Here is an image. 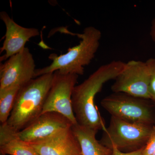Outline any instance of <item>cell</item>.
Masks as SVG:
<instances>
[{"label":"cell","mask_w":155,"mask_h":155,"mask_svg":"<svg viewBox=\"0 0 155 155\" xmlns=\"http://www.w3.org/2000/svg\"><path fill=\"white\" fill-rule=\"evenodd\" d=\"M125 64L121 61H114L103 65L83 82L75 86L72 101L78 124L97 131L105 130L106 127L97 110L95 98L105 83L116 79Z\"/></svg>","instance_id":"cell-1"},{"label":"cell","mask_w":155,"mask_h":155,"mask_svg":"<svg viewBox=\"0 0 155 155\" xmlns=\"http://www.w3.org/2000/svg\"><path fill=\"white\" fill-rule=\"evenodd\" d=\"M151 155H155V152H154Z\"/></svg>","instance_id":"cell-19"},{"label":"cell","mask_w":155,"mask_h":155,"mask_svg":"<svg viewBox=\"0 0 155 155\" xmlns=\"http://www.w3.org/2000/svg\"><path fill=\"white\" fill-rule=\"evenodd\" d=\"M21 87L13 86L0 90V122L8 121L14 107L15 100Z\"/></svg>","instance_id":"cell-13"},{"label":"cell","mask_w":155,"mask_h":155,"mask_svg":"<svg viewBox=\"0 0 155 155\" xmlns=\"http://www.w3.org/2000/svg\"><path fill=\"white\" fill-rule=\"evenodd\" d=\"M35 64L28 48L11 56L0 66V90L22 87L35 78Z\"/></svg>","instance_id":"cell-8"},{"label":"cell","mask_w":155,"mask_h":155,"mask_svg":"<svg viewBox=\"0 0 155 155\" xmlns=\"http://www.w3.org/2000/svg\"><path fill=\"white\" fill-rule=\"evenodd\" d=\"M29 143L39 155H83L72 127L60 130L43 140Z\"/></svg>","instance_id":"cell-11"},{"label":"cell","mask_w":155,"mask_h":155,"mask_svg":"<svg viewBox=\"0 0 155 155\" xmlns=\"http://www.w3.org/2000/svg\"><path fill=\"white\" fill-rule=\"evenodd\" d=\"M54 73L33 78L20 87L5 124L13 132L22 130L41 115Z\"/></svg>","instance_id":"cell-2"},{"label":"cell","mask_w":155,"mask_h":155,"mask_svg":"<svg viewBox=\"0 0 155 155\" xmlns=\"http://www.w3.org/2000/svg\"><path fill=\"white\" fill-rule=\"evenodd\" d=\"M52 84L46 98L42 114L56 112L78 124L72 107V97L78 75L54 72Z\"/></svg>","instance_id":"cell-6"},{"label":"cell","mask_w":155,"mask_h":155,"mask_svg":"<svg viewBox=\"0 0 155 155\" xmlns=\"http://www.w3.org/2000/svg\"><path fill=\"white\" fill-rule=\"evenodd\" d=\"M0 18L6 29L5 41L0 49L1 53L5 52L0 58L2 62L21 52L25 48L26 42L31 38L38 36L40 32L37 28H25L18 25L5 11L0 13Z\"/></svg>","instance_id":"cell-10"},{"label":"cell","mask_w":155,"mask_h":155,"mask_svg":"<svg viewBox=\"0 0 155 155\" xmlns=\"http://www.w3.org/2000/svg\"><path fill=\"white\" fill-rule=\"evenodd\" d=\"M153 126L140 125L111 116L110 124L103 130L100 142L111 149L116 147L122 150H137L147 144Z\"/></svg>","instance_id":"cell-5"},{"label":"cell","mask_w":155,"mask_h":155,"mask_svg":"<svg viewBox=\"0 0 155 155\" xmlns=\"http://www.w3.org/2000/svg\"><path fill=\"white\" fill-rule=\"evenodd\" d=\"M155 152V122L152 131L147 144L143 147L142 155H151Z\"/></svg>","instance_id":"cell-16"},{"label":"cell","mask_w":155,"mask_h":155,"mask_svg":"<svg viewBox=\"0 0 155 155\" xmlns=\"http://www.w3.org/2000/svg\"><path fill=\"white\" fill-rule=\"evenodd\" d=\"M101 103L111 116L135 124L154 125L155 107L149 100L114 93L103 99Z\"/></svg>","instance_id":"cell-4"},{"label":"cell","mask_w":155,"mask_h":155,"mask_svg":"<svg viewBox=\"0 0 155 155\" xmlns=\"http://www.w3.org/2000/svg\"><path fill=\"white\" fill-rule=\"evenodd\" d=\"M143 148V147L140 149L134 151L129 152H123L117 149L116 147H114L111 148L113 150L112 155H142Z\"/></svg>","instance_id":"cell-17"},{"label":"cell","mask_w":155,"mask_h":155,"mask_svg":"<svg viewBox=\"0 0 155 155\" xmlns=\"http://www.w3.org/2000/svg\"><path fill=\"white\" fill-rule=\"evenodd\" d=\"M0 153L6 155H39L28 143L15 137L0 145Z\"/></svg>","instance_id":"cell-14"},{"label":"cell","mask_w":155,"mask_h":155,"mask_svg":"<svg viewBox=\"0 0 155 155\" xmlns=\"http://www.w3.org/2000/svg\"><path fill=\"white\" fill-rule=\"evenodd\" d=\"M72 129L80 144L82 155H112V149L97 140V130L78 124L72 125Z\"/></svg>","instance_id":"cell-12"},{"label":"cell","mask_w":155,"mask_h":155,"mask_svg":"<svg viewBox=\"0 0 155 155\" xmlns=\"http://www.w3.org/2000/svg\"><path fill=\"white\" fill-rule=\"evenodd\" d=\"M0 155H6L0 153Z\"/></svg>","instance_id":"cell-20"},{"label":"cell","mask_w":155,"mask_h":155,"mask_svg":"<svg viewBox=\"0 0 155 155\" xmlns=\"http://www.w3.org/2000/svg\"><path fill=\"white\" fill-rule=\"evenodd\" d=\"M69 33L77 35L81 39L79 44L69 48L64 54L50 55L49 58L52 61L51 64L47 67L36 69L35 78L57 71L62 74L83 75L84 67L90 64L99 48L101 32L98 28L89 26L84 29L82 33Z\"/></svg>","instance_id":"cell-3"},{"label":"cell","mask_w":155,"mask_h":155,"mask_svg":"<svg viewBox=\"0 0 155 155\" xmlns=\"http://www.w3.org/2000/svg\"><path fill=\"white\" fill-rule=\"evenodd\" d=\"M150 73L146 61L132 60L125 67L111 86L114 93H123L150 100Z\"/></svg>","instance_id":"cell-7"},{"label":"cell","mask_w":155,"mask_h":155,"mask_svg":"<svg viewBox=\"0 0 155 155\" xmlns=\"http://www.w3.org/2000/svg\"><path fill=\"white\" fill-rule=\"evenodd\" d=\"M150 73L149 84L150 100L155 107V58H151L146 61Z\"/></svg>","instance_id":"cell-15"},{"label":"cell","mask_w":155,"mask_h":155,"mask_svg":"<svg viewBox=\"0 0 155 155\" xmlns=\"http://www.w3.org/2000/svg\"><path fill=\"white\" fill-rule=\"evenodd\" d=\"M150 35L153 41L155 42V18L152 21L150 31Z\"/></svg>","instance_id":"cell-18"},{"label":"cell","mask_w":155,"mask_h":155,"mask_svg":"<svg viewBox=\"0 0 155 155\" xmlns=\"http://www.w3.org/2000/svg\"><path fill=\"white\" fill-rule=\"evenodd\" d=\"M70 120L56 112L41 114L32 123L22 130L11 133V138H17L28 143L40 141L60 130L72 127Z\"/></svg>","instance_id":"cell-9"}]
</instances>
